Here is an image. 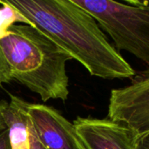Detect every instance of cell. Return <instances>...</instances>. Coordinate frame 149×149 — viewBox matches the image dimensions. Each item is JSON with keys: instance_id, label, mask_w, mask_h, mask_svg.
<instances>
[{"instance_id": "cell-10", "label": "cell", "mask_w": 149, "mask_h": 149, "mask_svg": "<svg viewBox=\"0 0 149 149\" xmlns=\"http://www.w3.org/2000/svg\"><path fill=\"white\" fill-rule=\"evenodd\" d=\"M28 129H29V149H47L39 141L30 120H29Z\"/></svg>"}, {"instance_id": "cell-13", "label": "cell", "mask_w": 149, "mask_h": 149, "mask_svg": "<svg viewBox=\"0 0 149 149\" xmlns=\"http://www.w3.org/2000/svg\"><path fill=\"white\" fill-rule=\"evenodd\" d=\"M8 103L5 100H0V133L6 129V125L3 119V112L7 107Z\"/></svg>"}, {"instance_id": "cell-12", "label": "cell", "mask_w": 149, "mask_h": 149, "mask_svg": "<svg viewBox=\"0 0 149 149\" xmlns=\"http://www.w3.org/2000/svg\"><path fill=\"white\" fill-rule=\"evenodd\" d=\"M135 149H149V134H147L137 140Z\"/></svg>"}, {"instance_id": "cell-3", "label": "cell", "mask_w": 149, "mask_h": 149, "mask_svg": "<svg viewBox=\"0 0 149 149\" xmlns=\"http://www.w3.org/2000/svg\"><path fill=\"white\" fill-rule=\"evenodd\" d=\"M72 2L97 21L111 37L117 51L127 52L149 65V1Z\"/></svg>"}, {"instance_id": "cell-8", "label": "cell", "mask_w": 149, "mask_h": 149, "mask_svg": "<svg viewBox=\"0 0 149 149\" xmlns=\"http://www.w3.org/2000/svg\"><path fill=\"white\" fill-rule=\"evenodd\" d=\"M0 38L7 32L8 29L14 24L15 22H23L27 24L26 20L19 15L12 7H10L6 1L0 0Z\"/></svg>"}, {"instance_id": "cell-5", "label": "cell", "mask_w": 149, "mask_h": 149, "mask_svg": "<svg viewBox=\"0 0 149 149\" xmlns=\"http://www.w3.org/2000/svg\"><path fill=\"white\" fill-rule=\"evenodd\" d=\"M28 116L39 141L47 149H79L73 124L53 107L29 103Z\"/></svg>"}, {"instance_id": "cell-1", "label": "cell", "mask_w": 149, "mask_h": 149, "mask_svg": "<svg viewBox=\"0 0 149 149\" xmlns=\"http://www.w3.org/2000/svg\"><path fill=\"white\" fill-rule=\"evenodd\" d=\"M93 76L133 79L135 71L106 38L97 21L72 0H5Z\"/></svg>"}, {"instance_id": "cell-4", "label": "cell", "mask_w": 149, "mask_h": 149, "mask_svg": "<svg viewBox=\"0 0 149 149\" xmlns=\"http://www.w3.org/2000/svg\"><path fill=\"white\" fill-rule=\"evenodd\" d=\"M108 118L129 128L136 141L149 134V70L135 74L128 86L112 90Z\"/></svg>"}, {"instance_id": "cell-6", "label": "cell", "mask_w": 149, "mask_h": 149, "mask_svg": "<svg viewBox=\"0 0 149 149\" xmlns=\"http://www.w3.org/2000/svg\"><path fill=\"white\" fill-rule=\"evenodd\" d=\"M72 124L88 149H135L132 131L120 123L109 119L78 117Z\"/></svg>"}, {"instance_id": "cell-9", "label": "cell", "mask_w": 149, "mask_h": 149, "mask_svg": "<svg viewBox=\"0 0 149 149\" xmlns=\"http://www.w3.org/2000/svg\"><path fill=\"white\" fill-rule=\"evenodd\" d=\"M12 79H13L11 76L9 65L4 58V56L3 54V52L0 46V86L3 84L9 83Z\"/></svg>"}, {"instance_id": "cell-2", "label": "cell", "mask_w": 149, "mask_h": 149, "mask_svg": "<svg viewBox=\"0 0 149 149\" xmlns=\"http://www.w3.org/2000/svg\"><path fill=\"white\" fill-rule=\"evenodd\" d=\"M12 79L38 93L43 101L65 100L69 79L65 64L72 57L31 24H12L0 38Z\"/></svg>"}, {"instance_id": "cell-14", "label": "cell", "mask_w": 149, "mask_h": 149, "mask_svg": "<svg viewBox=\"0 0 149 149\" xmlns=\"http://www.w3.org/2000/svg\"><path fill=\"white\" fill-rule=\"evenodd\" d=\"M77 143H78V147H79V149H88L87 147L82 142V141L79 138V136L77 135Z\"/></svg>"}, {"instance_id": "cell-7", "label": "cell", "mask_w": 149, "mask_h": 149, "mask_svg": "<svg viewBox=\"0 0 149 149\" xmlns=\"http://www.w3.org/2000/svg\"><path fill=\"white\" fill-rule=\"evenodd\" d=\"M29 103L10 96V101L3 112V119L12 149H29Z\"/></svg>"}, {"instance_id": "cell-11", "label": "cell", "mask_w": 149, "mask_h": 149, "mask_svg": "<svg viewBox=\"0 0 149 149\" xmlns=\"http://www.w3.org/2000/svg\"><path fill=\"white\" fill-rule=\"evenodd\" d=\"M0 149H12L7 129L0 133Z\"/></svg>"}]
</instances>
